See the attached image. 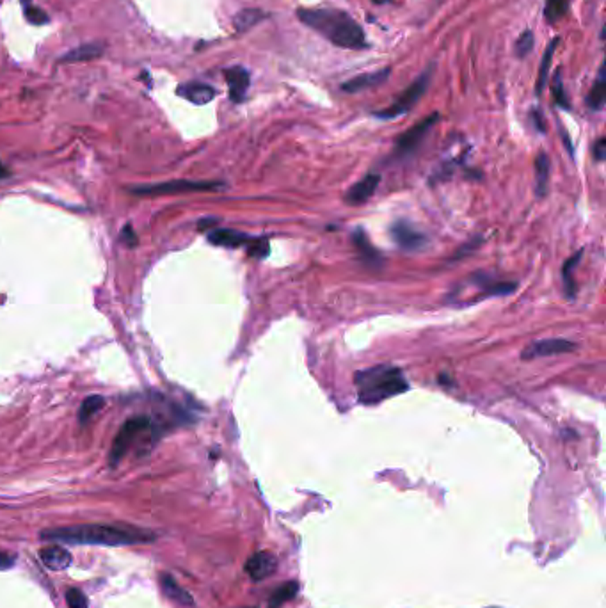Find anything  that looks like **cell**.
I'll use <instances>...</instances> for the list:
<instances>
[{"instance_id": "cell-1", "label": "cell", "mask_w": 606, "mask_h": 608, "mask_svg": "<svg viewBox=\"0 0 606 608\" xmlns=\"http://www.w3.org/2000/svg\"><path fill=\"white\" fill-rule=\"evenodd\" d=\"M50 543L92 544V546H130L155 541V534L132 525H75V527L50 528L41 532Z\"/></svg>"}, {"instance_id": "cell-2", "label": "cell", "mask_w": 606, "mask_h": 608, "mask_svg": "<svg viewBox=\"0 0 606 608\" xmlns=\"http://www.w3.org/2000/svg\"><path fill=\"white\" fill-rule=\"evenodd\" d=\"M297 18L306 27L340 49L365 50L368 47L361 25L345 11L329 8H299Z\"/></svg>"}, {"instance_id": "cell-3", "label": "cell", "mask_w": 606, "mask_h": 608, "mask_svg": "<svg viewBox=\"0 0 606 608\" xmlns=\"http://www.w3.org/2000/svg\"><path fill=\"white\" fill-rule=\"evenodd\" d=\"M354 384L357 388V399L365 406H375L409 390L400 368L391 365H377L359 370L354 377Z\"/></svg>"}, {"instance_id": "cell-4", "label": "cell", "mask_w": 606, "mask_h": 608, "mask_svg": "<svg viewBox=\"0 0 606 608\" xmlns=\"http://www.w3.org/2000/svg\"><path fill=\"white\" fill-rule=\"evenodd\" d=\"M152 431H155V427L152 425V418L149 416L139 415L126 420L123 423V427L120 429V432H117L116 438H114L113 448H110V454H108V464L113 468L117 466L137 439L141 438L145 432Z\"/></svg>"}, {"instance_id": "cell-5", "label": "cell", "mask_w": 606, "mask_h": 608, "mask_svg": "<svg viewBox=\"0 0 606 608\" xmlns=\"http://www.w3.org/2000/svg\"><path fill=\"white\" fill-rule=\"evenodd\" d=\"M430 77H432V66L427 68L409 88L404 89L390 107H386L382 110H375L374 116L381 117V120H395V117L402 116V114L409 113L414 105L418 104V100L425 95L427 88L430 84Z\"/></svg>"}, {"instance_id": "cell-6", "label": "cell", "mask_w": 606, "mask_h": 608, "mask_svg": "<svg viewBox=\"0 0 606 608\" xmlns=\"http://www.w3.org/2000/svg\"><path fill=\"white\" fill-rule=\"evenodd\" d=\"M219 183L213 181H189V180H173L164 183H152V186L132 187L130 192L136 196H167V194H183V192H205V190L219 189Z\"/></svg>"}, {"instance_id": "cell-7", "label": "cell", "mask_w": 606, "mask_h": 608, "mask_svg": "<svg viewBox=\"0 0 606 608\" xmlns=\"http://www.w3.org/2000/svg\"><path fill=\"white\" fill-rule=\"evenodd\" d=\"M439 120V114H430L429 117H425L423 121H420L418 125H414L413 129H409L407 132H404L398 138L397 141V148H395V155L397 157H407V155H411L413 151H416L418 146L422 145L423 139L427 138V133L430 132V129H432L436 123H438Z\"/></svg>"}, {"instance_id": "cell-8", "label": "cell", "mask_w": 606, "mask_h": 608, "mask_svg": "<svg viewBox=\"0 0 606 608\" xmlns=\"http://www.w3.org/2000/svg\"><path fill=\"white\" fill-rule=\"evenodd\" d=\"M390 233L400 249L420 251L429 244V238L425 237V233L416 230L409 221H404V219H398L397 222H393V226L390 228Z\"/></svg>"}, {"instance_id": "cell-9", "label": "cell", "mask_w": 606, "mask_h": 608, "mask_svg": "<svg viewBox=\"0 0 606 608\" xmlns=\"http://www.w3.org/2000/svg\"><path fill=\"white\" fill-rule=\"evenodd\" d=\"M576 349V343L569 342L566 338H548L539 340V342L530 343L526 347L525 352L521 354L523 359H537V358H548V356L566 354V352H573Z\"/></svg>"}, {"instance_id": "cell-10", "label": "cell", "mask_w": 606, "mask_h": 608, "mask_svg": "<svg viewBox=\"0 0 606 608\" xmlns=\"http://www.w3.org/2000/svg\"><path fill=\"white\" fill-rule=\"evenodd\" d=\"M244 571L247 573L253 582H261L272 576L277 571V559L270 552H256L247 559L244 566Z\"/></svg>"}, {"instance_id": "cell-11", "label": "cell", "mask_w": 606, "mask_h": 608, "mask_svg": "<svg viewBox=\"0 0 606 608\" xmlns=\"http://www.w3.org/2000/svg\"><path fill=\"white\" fill-rule=\"evenodd\" d=\"M379 183H381V176H379V174H375V173L366 174L365 178H361V180L357 181V183H354V186L350 187L349 190H347L345 203L347 205H352V206L365 205L370 197L374 196V192H375V189L379 187Z\"/></svg>"}, {"instance_id": "cell-12", "label": "cell", "mask_w": 606, "mask_h": 608, "mask_svg": "<svg viewBox=\"0 0 606 608\" xmlns=\"http://www.w3.org/2000/svg\"><path fill=\"white\" fill-rule=\"evenodd\" d=\"M224 79L228 82L229 88V98L235 104H240L245 100L247 89H249V72L242 66H233V68L224 69Z\"/></svg>"}, {"instance_id": "cell-13", "label": "cell", "mask_w": 606, "mask_h": 608, "mask_svg": "<svg viewBox=\"0 0 606 608\" xmlns=\"http://www.w3.org/2000/svg\"><path fill=\"white\" fill-rule=\"evenodd\" d=\"M390 75H391L390 68L379 69V72H372V73H361V75H357V77L343 82V84H341V91H345V93H359V91H365V89L377 88V85L384 84V82L390 79Z\"/></svg>"}, {"instance_id": "cell-14", "label": "cell", "mask_w": 606, "mask_h": 608, "mask_svg": "<svg viewBox=\"0 0 606 608\" xmlns=\"http://www.w3.org/2000/svg\"><path fill=\"white\" fill-rule=\"evenodd\" d=\"M178 95L185 100H189L194 105H205L215 98L217 91L208 84L201 82H190V84H181L178 88Z\"/></svg>"}, {"instance_id": "cell-15", "label": "cell", "mask_w": 606, "mask_h": 608, "mask_svg": "<svg viewBox=\"0 0 606 608\" xmlns=\"http://www.w3.org/2000/svg\"><path fill=\"white\" fill-rule=\"evenodd\" d=\"M249 235L242 233L237 230H226V228H219V230L208 231V240L215 246L229 247V249H237V247L247 246L251 242Z\"/></svg>"}, {"instance_id": "cell-16", "label": "cell", "mask_w": 606, "mask_h": 608, "mask_svg": "<svg viewBox=\"0 0 606 608\" xmlns=\"http://www.w3.org/2000/svg\"><path fill=\"white\" fill-rule=\"evenodd\" d=\"M41 560L47 568L54 569V571H63L72 564V555L66 548L59 546V544H50L47 548L40 552Z\"/></svg>"}, {"instance_id": "cell-17", "label": "cell", "mask_w": 606, "mask_h": 608, "mask_svg": "<svg viewBox=\"0 0 606 608\" xmlns=\"http://www.w3.org/2000/svg\"><path fill=\"white\" fill-rule=\"evenodd\" d=\"M352 242L354 246H356L357 253H359V256H361V260L366 263V265H375V267L381 265L382 256L377 253V249L372 246V242H370L366 231H363L361 228H357L352 235Z\"/></svg>"}, {"instance_id": "cell-18", "label": "cell", "mask_w": 606, "mask_h": 608, "mask_svg": "<svg viewBox=\"0 0 606 608\" xmlns=\"http://www.w3.org/2000/svg\"><path fill=\"white\" fill-rule=\"evenodd\" d=\"M104 54V47L98 43H88L81 44L76 49L69 50L65 56L60 57V65H73V63H85V60H92L101 57Z\"/></svg>"}, {"instance_id": "cell-19", "label": "cell", "mask_w": 606, "mask_h": 608, "mask_svg": "<svg viewBox=\"0 0 606 608\" xmlns=\"http://www.w3.org/2000/svg\"><path fill=\"white\" fill-rule=\"evenodd\" d=\"M473 281L480 286L482 297H489V295H507L512 294L516 290V283L509 281H493L491 278L484 274H473Z\"/></svg>"}, {"instance_id": "cell-20", "label": "cell", "mask_w": 606, "mask_h": 608, "mask_svg": "<svg viewBox=\"0 0 606 608\" xmlns=\"http://www.w3.org/2000/svg\"><path fill=\"white\" fill-rule=\"evenodd\" d=\"M606 101V69L605 65L599 66L598 77H596L594 85L590 89L589 97H587V105L592 110H603Z\"/></svg>"}, {"instance_id": "cell-21", "label": "cell", "mask_w": 606, "mask_h": 608, "mask_svg": "<svg viewBox=\"0 0 606 608\" xmlns=\"http://www.w3.org/2000/svg\"><path fill=\"white\" fill-rule=\"evenodd\" d=\"M161 587L162 592H164L165 596L171 598L173 601H177V603L180 605H193V596H190L189 591H185L183 587H180L178 585V582L174 580L171 575H165V573H162L161 575Z\"/></svg>"}, {"instance_id": "cell-22", "label": "cell", "mask_w": 606, "mask_h": 608, "mask_svg": "<svg viewBox=\"0 0 606 608\" xmlns=\"http://www.w3.org/2000/svg\"><path fill=\"white\" fill-rule=\"evenodd\" d=\"M550 158L546 154H539L535 157V190H537V196H544L548 190V183H550Z\"/></svg>"}, {"instance_id": "cell-23", "label": "cell", "mask_w": 606, "mask_h": 608, "mask_svg": "<svg viewBox=\"0 0 606 608\" xmlns=\"http://www.w3.org/2000/svg\"><path fill=\"white\" fill-rule=\"evenodd\" d=\"M299 592V584L293 580L285 582V584L281 585V587H277L276 591L272 592V596L269 598V608H279L283 607L285 603H288L290 600H293V598L297 596Z\"/></svg>"}, {"instance_id": "cell-24", "label": "cell", "mask_w": 606, "mask_h": 608, "mask_svg": "<svg viewBox=\"0 0 606 608\" xmlns=\"http://www.w3.org/2000/svg\"><path fill=\"white\" fill-rule=\"evenodd\" d=\"M265 17L267 15L261 9H244V11H240L237 17L233 18V25H235L238 33H245V31H249L256 24H260Z\"/></svg>"}, {"instance_id": "cell-25", "label": "cell", "mask_w": 606, "mask_h": 608, "mask_svg": "<svg viewBox=\"0 0 606 608\" xmlns=\"http://www.w3.org/2000/svg\"><path fill=\"white\" fill-rule=\"evenodd\" d=\"M558 41L560 40H558V38H555V40L550 43V47L546 49V52H544V56H542L541 69H539V77H537V85H535V91H537V95H542V91H544V88H546V84H548L550 66H551V60H553L555 49L558 47Z\"/></svg>"}, {"instance_id": "cell-26", "label": "cell", "mask_w": 606, "mask_h": 608, "mask_svg": "<svg viewBox=\"0 0 606 608\" xmlns=\"http://www.w3.org/2000/svg\"><path fill=\"white\" fill-rule=\"evenodd\" d=\"M582 256H583V249L578 251L576 254H573V256H571L562 267L564 290H566L567 297L569 299H573L574 294H576V283H574V279H573V270H574V267L578 265V262L582 260Z\"/></svg>"}, {"instance_id": "cell-27", "label": "cell", "mask_w": 606, "mask_h": 608, "mask_svg": "<svg viewBox=\"0 0 606 608\" xmlns=\"http://www.w3.org/2000/svg\"><path fill=\"white\" fill-rule=\"evenodd\" d=\"M104 406H105V399L101 395H91L88 399H84L81 409H79V422H81L82 425H85V423H88L92 416L97 415L100 409H104Z\"/></svg>"}, {"instance_id": "cell-28", "label": "cell", "mask_w": 606, "mask_h": 608, "mask_svg": "<svg viewBox=\"0 0 606 608\" xmlns=\"http://www.w3.org/2000/svg\"><path fill=\"white\" fill-rule=\"evenodd\" d=\"M567 0H546V6H544V17L550 24H557L558 20H562L567 15Z\"/></svg>"}, {"instance_id": "cell-29", "label": "cell", "mask_w": 606, "mask_h": 608, "mask_svg": "<svg viewBox=\"0 0 606 608\" xmlns=\"http://www.w3.org/2000/svg\"><path fill=\"white\" fill-rule=\"evenodd\" d=\"M247 254L253 258H265L270 253V244L267 238H251V242L245 246Z\"/></svg>"}, {"instance_id": "cell-30", "label": "cell", "mask_w": 606, "mask_h": 608, "mask_svg": "<svg viewBox=\"0 0 606 608\" xmlns=\"http://www.w3.org/2000/svg\"><path fill=\"white\" fill-rule=\"evenodd\" d=\"M532 49H534V34H532V31H525L516 41V56L526 57L532 52Z\"/></svg>"}, {"instance_id": "cell-31", "label": "cell", "mask_w": 606, "mask_h": 608, "mask_svg": "<svg viewBox=\"0 0 606 608\" xmlns=\"http://www.w3.org/2000/svg\"><path fill=\"white\" fill-rule=\"evenodd\" d=\"M24 9H25V18H27V20L31 22L33 25L49 24L50 18H49V15L43 11V9L36 8V6H33V4L24 6Z\"/></svg>"}, {"instance_id": "cell-32", "label": "cell", "mask_w": 606, "mask_h": 608, "mask_svg": "<svg viewBox=\"0 0 606 608\" xmlns=\"http://www.w3.org/2000/svg\"><path fill=\"white\" fill-rule=\"evenodd\" d=\"M66 603H68V608H88V598H85L84 592L81 591V589H69L68 592H66Z\"/></svg>"}, {"instance_id": "cell-33", "label": "cell", "mask_w": 606, "mask_h": 608, "mask_svg": "<svg viewBox=\"0 0 606 608\" xmlns=\"http://www.w3.org/2000/svg\"><path fill=\"white\" fill-rule=\"evenodd\" d=\"M553 97H555V101H557V104H558V107H564V109H569V100H567L566 89H564L562 81H560V73H557V79H555Z\"/></svg>"}, {"instance_id": "cell-34", "label": "cell", "mask_w": 606, "mask_h": 608, "mask_svg": "<svg viewBox=\"0 0 606 608\" xmlns=\"http://www.w3.org/2000/svg\"><path fill=\"white\" fill-rule=\"evenodd\" d=\"M592 151H594V158L598 162L605 161L606 157V139L605 138H599L598 141H596L594 148H592Z\"/></svg>"}, {"instance_id": "cell-35", "label": "cell", "mask_w": 606, "mask_h": 608, "mask_svg": "<svg viewBox=\"0 0 606 608\" xmlns=\"http://www.w3.org/2000/svg\"><path fill=\"white\" fill-rule=\"evenodd\" d=\"M121 238H123V240L126 242V246H130V247H133L137 244V237H136V233H133V228L130 224L123 228V233H121Z\"/></svg>"}, {"instance_id": "cell-36", "label": "cell", "mask_w": 606, "mask_h": 608, "mask_svg": "<svg viewBox=\"0 0 606 608\" xmlns=\"http://www.w3.org/2000/svg\"><path fill=\"white\" fill-rule=\"evenodd\" d=\"M15 560L17 559H15L11 553L2 552V550H0V569H9L13 564H15Z\"/></svg>"}, {"instance_id": "cell-37", "label": "cell", "mask_w": 606, "mask_h": 608, "mask_svg": "<svg viewBox=\"0 0 606 608\" xmlns=\"http://www.w3.org/2000/svg\"><path fill=\"white\" fill-rule=\"evenodd\" d=\"M534 121H535V125H537V129L541 130V132H544V125H542V120H541V114H539V110H535L534 113Z\"/></svg>"}, {"instance_id": "cell-38", "label": "cell", "mask_w": 606, "mask_h": 608, "mask_svg": "<svg viewBox=\"0 0 606 608\" xmlns=\"http://www.w3.org/2000/svg\"><path fill=\"white\" fill-rule=\"evenodd\" d=\"M9 176V171L6 170V165L0 162V178H8Z\"/></svg>"}, {"instance_id": "cell-39", "label": "cell", "mask_w": 606, "mask_h": 608, "mask_svg": "<svg viewBox=\"0 0 606 608\" xmlns=\"http://www.w3.org/2000/svg\"><path fill=\"white\" fill-rule=\"evenodd\" d=\"M375 4H386V2H388V0H374Z\"/></svg>"}, {"instance_id": "cell-40", "label": "cell", "mask_w": 606, "mask_h": 608, "mask_svg": "<svg viewBox=\"0 0 606 608\" xmlns=\"http://www.w3.org/2000/svg\"><path fill=\"white\" fill-rule=\"evenodd\" d=\"M22 4H24V6H28V4H31V0H22Z\"/></svg>"}]
</instances>
